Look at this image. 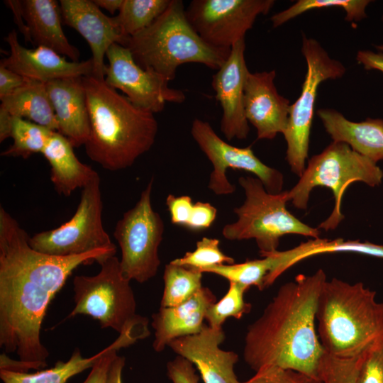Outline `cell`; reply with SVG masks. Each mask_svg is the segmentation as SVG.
I'll return each mask as SVG.
<instances>
[{
  "mask_svg": "<svg viewBox=\"0 0 383 383\" xmlns=\"http://www.w3.org/2000/svg\"><path fill=\"white\" fill-rule=\"evenodd\" d=\"M13 116L0 107V142L11 137Z\"/></svg>",
  "mask_w": 383,
  "mask_h": 383,
  "instance_id": "obj_46",
  "label": "cell"
},
{
  "mask_svg": "<svg viewBox=\"0 0 383 383\" xmlns=\"http://www.w3.org/2000/svg\"><path fill=\"white\" fill-rule=\"evenodd\" d=\"M316 321L325 353L353 357L383 342V303L362 282L326 280L321 291Z\"/></svg>",
  "mask_w": 383,
  "mask_h": 383,
  "instance_id": "obj_4",
  "label": "cell"
},
{
  "mask_svg": "<svg viewBox=\"0 0 383 383\" xmlns=\"http://www.w3.org/2000/svg\"><path fill=\"white\" fill-rule=\"evenodd\" d=\"M100 9H104L111 14L118 11L123 4V0H92Z\"/></svg>",
  "mask_w": 383,
  "mask_h": 383,
  "instance_id": "obj_47",
  "label": "cell"
},
{
  "mask_svg": "<svg viewBox=\"0 0 383 383\" xmlns=\"http://www.w3.org/2000/svg\"><path fill=\"white\" fill-rule=\"evenodd\" d=\"M273 0H193L187 9V18L208 45L231 49L253 26L258 16L267 14Z\"/></svg>",
  "mask_w": 383,
  "mask_h": 383,
  "instance_id": "obj_12",
  "label": "cell"
},
{
  "mask_svg": "<svg viewBox=\"0 0 383 383\" xmlns=\"http://www.w3.org/2000/svg\"><path fill=\"white\" fill-rule=\"evenodd\" d=\"M191 134L213 165L208 187L216 195H228L235 192V186L226 177L229 168L255 174L271 194L282 192L283 174L264 164L250 147L238 148L226 143L216 134L209 122L199 118L193 121Z\"/></svg>",
  "mask_w": 383,
  "mask_h": 383,
  "instance_id": "obj_13",
  "label": "cell"
},
{
  "mask_svg": "<svg viewBox=\"0 0 383 383\" xmlns=\"http://www.w3.org/2000/svg\"><path fill=\"white\" fill-rule=\"evenodd\" d=\"M150 335L148 322L138 318L119 333L118 337L110 345L109 350L91 368V371L82 383H107L111 365L116 357L118 351L130 346L138 340Z\"/></svg>",
  "mask_w": 383,
  "mask_h": 383,
  "instance_id": "obj_32",
  "label": "cell"
},
{
  "mask_svg": "<svg viewBox=\"0 0 383 383\" xmlns=\"http://www.w3.org/2000/svg\"><path fill=\"white\" fill-rule=\"evenodd\" d=\"M53 131L30 121L13 117V143L1 155L26 159L35 153H42Z\"/></svg>",
  "mask_w": 383,
  "mask_h": 383,
  "instance_id": "obj_30",
  "label": "cell"
},
{
  "mask_svg": "<svg viewBox=\"0 0 383 383\" xmlns=\"http://www.w3.org/2000/svg\"><path fill=\"white\" fill-rule=\"evenodd\" d=\"M262 259L246 260L241 263L223 264L204 270L221 276L229 282H235L248 289L255 286L259 290L265 289V280L277 267L275 251L262 256Z\"/></svg>",
  "mask_w": 383,
  "mask_h": 383,
  "instance_id": "obj_27",
  "label": "cell"
},
{
  "mask_svg": "<svg viewBox=\"0 0 383 383\" xmlns=\"http://www.w3.org/2000/svg\"><path fill=\"white\" fill-rule=\"evenodd\" d=\"M103 201L100 177L82 189L73 216L59 227L35 233L29 238L35 250L67 257L107 249L116 250L102 223Z\"/></svg>",
  "mask_w": 383,
  "mask_h": 383,
  "instance_id": "obj_11",
  "label": "cell"
},
{
  "mask_svg": "<svg viewBox=\"0 0 383 383\" xmlns=\"http://www.w3.org/2000/svg\"><path fill=\"white\" fill-rule=\"evenodd\" d=\"M242 383H321V380L294 370L276 366L264 367Z\"/></svg>",
  "mask_w": 383,
  "mask_h": 383,
  "instance_id": "obj_37",
  "label": "cell"
},
{
  "mask_svg": "<svg viewBox=\"0 0 383 383\" xmlns=\"http://www.w3.org/2000/svg\"><path fill=\"white\" fill-rule=\"evenodd\" d=\"M99 272L92 276L77 275L73 279L74 307L68 318L79 314L97 320L102 328L121 333L140 315L130 282L122 273L116 255L101 260Z\"/></svg>",
  "mask_w": 383,
  "mask_h": 383,
  "instance_id": "obj_8",
  "label": "cell"
},
{
  "mask_svg": "<svg viewBox=\"0 0 383 383\" xmlns=\"http://www.w3.org/2000/svg\"><path fill=\"white\" fill-rule=\"evenodd\" d=\"M345 252L383 258V245L360 243L357 240H343L340 238L330 240L318 238L307 242L306 251L302 255L301 260L320 254Z\"/></svg>",
  "mask_w": 383,
  "mask_h": 383,
  "instance_id": "obj_36",
  "label": "cell"
},
{
  "mask_svg": "<svg viewBox=\"0 0 383 383\" xmlns=\"http://www.w3.org/2000/svg\"><path fill=\"white\" fill-rule=\"evenodd\" d=\"M90 131L87 156L109 171L132 166L152 147L158 131L154 113L135 106L104 79L82 77Z\"/></svg>",
  "mask_w": 383,
  "mask_h": 383,
  "instance_id": "obj_3",
  "label": "cell"
},
{
  "mask_svg": "<svg viewBox=\"0 0 383 383\" xmlns=\"http://www.w3.org/2000/svg\"><path fill=\"white\" fill-rule=\"evenodd\" d=\"M248 289L235 282H229L226 294L208 309L205 320L209 326L222 328L228 318H241L250 312L251 304L244 299V294Z\"/></svg>",
  "mask_w": 383,
  "mask_h": 383,
  "instance_id": "obj_33",
  "label": "cell"
},
{
  "mask_svg": "<svg viewBox=\"0 0 383 383\" xmlns=\"http://www.w3.org/2000/svg\"><path fill=\"white\" fill-rule=\"evenodd\" d=\"M0 100V107L13 117L58 131V123L45 83L28 79L24 84Z\"/></svg>",
  "mask_w": 383,
  "mask_h": 383,
  "instance_id": "obj_25",
  "label": "cell"
},
{
  "mask_svg": "<svg viewBox=\"0 0 383 383\" xmlns=\"http://www.w3.org/2000/svg\"><path fill=\"white\" fill-rule=\"evenodd\" d=\"M170 262L204 273V270L217 265L233 264L234 259L221 251L218 239L204 237L197 241L194 251L187 252L182 257L176 258Z\"/></svg>",
  "mask_w": 383,
  "mask_h": 383,
  "instance_id": "obj_34",
  "label": "cell"
},
{
  "mask_svg": "<svg viewBox=\"0 0 383 383\" xmlns=\"http://www.w3.org/2000/svg\"><path fill=\"white\" fill-rule=\"evenodd\" d=\"M370 2L368 0H299L287 9L273 15L271 21L272 26L277 28L308 11L337 7L345 11L346 21L357 22L367 16L365 9Z\"/></svg>",
  "mask_w": 383,
  "mask_h": 383,
  "instance_id": "obj_31",
  "label": "cell"
},
{
  "mask_svg": "<svg viewBox=\"0 0 383 383\" xmlns=\"http://www.w3.org/2000/svg\"><path fill=\"white\" fill-rule=\"evenodd\" d=\"M42 154L51 167L50 180L59 194L70 196L99 177L91 166L79 160L72 144L57 131L53 132Z\"/></svg>",
  "mask_w": 383,
  "mask_h": 383,
  "instance_id": "obj_24",
  "label": "cell"
},
{
  "mask_svg": "<svg viewBox=\"0 0 383 383\" xmlns=\"http://www.w3.org/2000/svg\"><path fill=\"white\" fill-rule=\"evenodd\" d=\"M194 204L189 196H176L169 194L166 205L173 224L186 227L192 213Z\"/></svg>",
  "mask_w": 383,
  "mask_h": 383,
  "instance_id": "obj_39",
  "label": "cell"
},
{
  "mask_svg": "<svg viewBox=\"0 0 383 383\" xmlns=\"http://www.w3.org/2000/svg\"><path fill=\"white\" fill-rule=\"evenodd\" d=\"M106 57L109 62L104 68L106 83L121 90L135 106L155 113L162 111L167 102L185 101L184 93L170 87L168 79L140 67L128 48L114 43Z\"/></svg>",
  "mask_w": 383,
  "mask_h": 383,
  "instance_id": "obj_14",
  "label": "cell"
},
{
  "mask_svg": "<svg viewBox=\"0 0 383 383\" xmlns=\"http://www.w3.org/2000/svg\"><path fill=\"white\" fill-rule=\"evenodd\" d=\"M376 48L378 51L383 52V45H377Z\"/></svg>",
  "mask_w": 383,
  "mask_h": 383,
  "instance_id": "obj_48",
  "label": "cell"
},
{
  "mask_svg": "<svg viewBox=\"0 0 383 383\" xmlns=\"http://www.w3.org/2000/svg\"><path fill=\"white\" fill-rule=\"evenodd\" d=\"M245 200L234 209L238 220L226 224L223 236L229 240L255 239L260 255L277 250L279 239L287 234L318 238L319 231L301 222L286 208L287 191L271 194L257 177H240Z\"/></svg>",
  "mask_w": 383,
  "mask_h": 383,
  "instance_id": "obj_6",
  "label": "cell"
},
{
  "mask_svg": "<svg viewBox=\"0 0 383 383\" xmlns=\"http://www.w3.org/2000/svg\"><path fill=\"white\" fill-rule=\"evenodd\" d=\"M202 275L201 272L195 269L171 262L166 265L160 307L176 306L189 299L203 287Z\"/></svg>",
  "mask_w": 383,
  "mask_h": 383,
  "instance_id": "obj_29",
  "label": "cell"
},
{
  "mask_svg": "<svg viewBox=\"0 0 383 383\" xmlns=\"http://www.w3.org/2000/svg\"><path fill=\"white\" fill-rule=\"evenodd\" d=\"M28 79L0 64V99L11 94Z\"/></svg>",
  "mask_w": 383,
  "mask_h": 383,
  "instance_id": "obj_42",
  "label": "cell"
},
{
  "mask_svg": "<svg viewBox=\"0 0 383 383\" xmlns=\"http://www.w3.org/2000/svg\"><path fill=\"white\" fill-rule=\"evenodd\" d=\"M326 280L324 271L318 270L311 275L298 274L279 287L262 315L248 328L243 357L252 370L276 366L318 379L325 351L315 323Z\"/></svg>",
  "mask_w": 383,
  "mask_h": 383,
  "instance_id": "obj_2",
  "label": "cell"
},
{
  "mask_svg": "<svg viewBox=\"0 0 383 383\" xmlns=\"http://www.w3.org/2000/svg\"><path fill=\"white\" fill-rule=\"evenodd\" d=\"M152 178L135 206L117 221L113 231L121 249L122 273L129 280L139 283L154 277L160 265L158 249L165 226L152 206Z\"/></svg>",
  "mask_w": 383,
  "mask_h": 383,
  "instance_id": "obj_9",
  "label": "cell"
},
{
  "mask_svg": "<svg viewBox=\"0 0 383 383\" xmlns=\"http://www.w3.org/2000/svg\"><path fill=\"white\" fill-rule=\"evenodd\" d=\"M29 235L0 207V347L15 353L31 369L47 366L49 352L40 339L47 309L73 270L115 255L100 249L59 257L34 250Z\"/></svg>",
  "mask_w": 383,
  "mask_h": 383,
  "instance_id": "obj_1",
  "label": "cell"
},
{
  "mask_svg": "<svg viewBox=\"0 0 383 383\" xmlns=\"http://www.w3.org/2000/svg\"><path fill=\"white\" fill-rule=\"evenodd\" d=\"M301 52L307 70L296 101L291 105L287 128L283 133L287 142V160L292 171L299 177L305 170L315 102L319 85L327 79L342 77L345 66L331 58L314 38L303 37Z\"/></svg>",
  "mask_w": 383,
  "mask_h": 383,
  "instance_id": "obj_10",
  "label": "cell"
},
{
  "mask_svg": "<svg viewBox=\"0 0 383 383\" xmlns=\"http://www.w3.org/2000/svg\"><path fill=\"white\" fill-rule=\"evenodd\" d=\"M383 172L375 162L354 151L348 144L333 141L321 153L309 159L299 182L287 191V196L296 208L306 209L314 187L331 189L335 199L334 208L318 228L333 230L344 218L341 201L348 187L355 182L375 187L381 184Z\"/></svg>",
  "mask_w": 383,
  "mask_h": 383,
  "instance_id": "obj_7",
  "label": "cell"
},
{
  "mask_svg": "<svg viewBox=\"0 0 383 383\" xmlns=\"http://www.w3.org/2000/svg\"><path fill=\"white\" fill-rule=\"evenodd\" d=\"M274 70L249 72L244 89L245 115L257 130V139H274L284 133L291 104L280 95L274 85Z\"/></svg>",
  "mask_w": 383,
  "mask_h": 383,
  "instance_id": "obj_18",
  "label": "cell"
},
{
  "mask_svg": "<svg viewBox=\"0 0 383 383\" xmlns=\"http://www.w3.org/2000/svg\"><path fill=\"white\" fill-rule=\"evenodd\" d=\"M167 374L172 383H199V381L194 365L179 355L167 363Z\"/></svg>",
  "mask_w": 383,
  "mask_h": 383,
  "instance_id": "obj_40",
  "label": "cell"
},
{
  "mask_svg": "<svg viewBox=\"0 0 383 383\" xmlns=\"http://www.w3.org/2000/svg\"><path fill=\"white\" fill-rule=\"evenodd\" d=\"M45 87L58 123L57 132L73 148L84 145L90 121L82 77L52 80Z\"/></svg>",
  "mask_w": 383,
  "mask_h": 383,
  "instance_id": "obj_20",
  "label": "cell"
},
{
  "mask_svg": "<svg viewBox=\"0 0 383 383\" xmlns=\"http://www.w3.org/2000/svg\"><path fill=\"white\" fill-rule=\"evenodd\" d=\"M217 215L216 209L208 202L197 201L194 204L192 215L186 228L193 231L209 228Z\"/></svg>",
  "mask_w": 383,
  "mask_h": 383,
  "instance_id": "obj_41",
  "label": "cell"
},
{
  "mask_svg": "<svg viewBox=\"0 0 383 383\" xmlns=\"http://www.w3.org/2000/svg\"><path fill=\"white\" fill-rule=\"evenodd\" d=\"M136 63L169 81L178 67L189 62L218 70L231 49L206 43L189 24L182 1L171 0L165 11L147 28L130 37L126 45Z\"/></svg>",
  "mask_w": 383,
  "mask_h": 383,
  "instance_id": "obj_5",
  "label": "cell"
},
{
  "mask_svg": "<svg viewBox=\"0 0 383 383\" xmlns=\"http://www.w3.org/2000/svg\"><path fill=\"white\" fill-rule=\"evenodd\" d=\"M245 49V39L234 44L228 57L212 77V87L223 111L221 131L228 140H244L250 131L244 109V89L249 72Z\"/></svg>",
  "mask_w": 383,
  "mask_h": 383,
  "instance_id": "obj_15",
  "label": "cell"
},
{
  "mask_svg": "<svg viewBox=\"0 0 383 383\" xmlns=\"http://www.w3.org/2000/svg\"><path fill=\"white\" fill-rule=\"evenodd\" d=\"M225 338L222 328L205 325L199 333L174 339L168 346L196 366L204 383H242L234 372L238 355L220 348Z\"/></svg>",
  "mask_w": 383,
  "mask_h": 383,
  "instance_id": "obj_16",
  "label": "cell"
},
{
  "mask_svg": "<svg viewBox=\"0 0 383 383\" xmlns=\"http://www.w3.org/2000/svg\"><path fill=\"white\" fill-rule=\"evenodd\" d=\"M125 366V357L117 355L113 361L107 378V383H123L122 372Z\"/></svg>",
  "mask_w": 383,
  "mask_h": 383,
  "instance_id": "obj_45",
  "label": "cell"
},
{
  "mask_svg": "<svg viewBox=\"0 0 383 383\" xmlns=\"http://www.w3.org/2000/svg\"><path fill=\"white\" fill-rule=\"evenodd\" d=\"M317 114L333 141L348 144L375 163L383 160V119L354 122L332 109H318Z\"/></svg>",
  "mask_w": 383,
  "mask_h": 383,
  "instance_id": "obj_23",
  "label": "cell"
},
{
  "mask_svg": "<svg viewBox=\"0 0 383 383\" xmlns=\"http://www.w3.org/2000/svg\"><path fill=\"white\" fill-rule=\"evenodd\" d=\"M356 60L365 70H377L383 72V52L360 50L357 53Z\"/></svg>",
  "mask_w": 383,
  "mask_h": 383,
  "instance_id": "obj_43",
  "label": "cell"
},
{
  "mask_svg": "<svg viewBox=\"0 0 383 383\" xmlns=\"http://www.w3.org/2000/svg\"><path fill=\"white\" fill-rule=\"evenodd\" d=\"M22 15L32 44L52 49L72 61L79 62V51L67 40L62 28L60 3L55 0H23Z\"/></svg>",
  "mask_w": 383,
  "mask_h": 383,
  "instance_id": "obj_22",
  "label": "cell"
},
{
  "mask_svg": "<svg viewBox=\"0 0 383 383\" xmlns=\"http://www.w3.org/2000/svg\"><path fill=\"white\" fill-rule=\"evenodd\" d=\"M363 354L353 357H339L324 353L318 365V379L321 383H358Z\"/></svg>",
  "mask_w": 383,
  "mask_h": 383,
  "instance_id": "obj_35",
  "label": "cell"
},
{
  "mask_svg": "<svg viewBox=\"0 0 383 383\" xmlns=\"http://www.w3.org/2000/svg\"><path fill=\"white\" fill-rule=\"evenodd\" d=\"M109 348L110 345L89 357H83L80 350L76 348L67 361L59 360L50 369L35 373L0 370V377L4 383H66L74 375L91 368Z\"/></svg>",
  "mask_w": 383,
  "mask_h": 383,
  "instance_id": "obj_26",
  "label": "cell"
},
{
  "mask_svg": "<svg viewBox=\"0 0 383 383\" xmlns=\"http://www.w3.org/2000/svg\"><path fill=\"white\" fill-rule=\"evenodd\" d=\"M171 0H123L113 21L126 38L149 27L167 8Z\"/></svg>",
  "mask_w": 383,
  "mask_h": 383,
  "instance_id": "obj_28",
  "label": "cell"
},
{
  "mask_svg": "<svg viewBox=\"0 0 383 383\" xmlns=\"http://www.w3.org/2000/svg\"><path fill=\"white\" fill-rule=\"evenodd\" d=\"M5 40L9 45L10 54L0 64L27 79L47 83L92 74L91 58L74 62L44 46L26 48L20 44L15 30L9 33Z\"/></svg>",
  "mask_w": 383,
  "mask_h": 383,
  "instance_id": "obj_19",
  "label": "cell"
},
{
  "mask_svg": "<svg viewBox=\"0 0 383 383\" xmlns=\"http://www.w3.org/2000/svg\"><path fill=\"white\" fill-rule=\"evenodd\" d=\"M358 383H383V342L364 353Z\"/></svg>",
  "mask_w": 383,
  "mask_h": 383,
  "instance_id": "obj_38",
  "label": "cell"
},
{
  "mask_svg": "<svg viewBox=\"0 0 383 383\" xmlns=\"http://www.w3.org/2000/svg\"><path fill=\"white\" fill-rule=\"evenodd\" d=\"M62 22L77 30L87 42L92 53L95 77L104 79V57L114 43L126 46L128 38L120 32L113 17L105 15L91 0H60Z\"/></svg>",
  "mask_w": 383,
  "mask_h": 383,
  "instance_id": "obj_17",
  "label": "cell"
},
{
  "mask_svg": "<svg viewBox=\"0 0 383 383\" xmlns=\"http://www.w3.org/2000/svg\"><path fill=\"white\" fill-rule=\"evenodd\" d=\"M216 301L214 294L208 287H202L178 306L160 307L152 316L155 351H163L174 339L199 333L205 326L204 321L208 309Z\"/></svg>",
  "mask_w": 383,
  "mask_h": 383,
  "instance_id": "obj_21",
  "label": "cell"
},
{
  "mask_svg": "<svg viewBox=\"0 0 383 383\" xmlns=\"http://www.w3.org/2000/svg\"><path fill=\"white\" fill-rule=\"evenodd\" d=\"M4 2L12 11L14 16V21L18 27L19 31L23 34L25 42L32 43L28 28L26 26V23H24L25 21L22 15L21 1L8 0Z\"/></svg>",
  "mask_w": 383,
  "mask_h": 383,
  "instance_id": "obj_44",
  "label": "cell"
}]
</instances>
